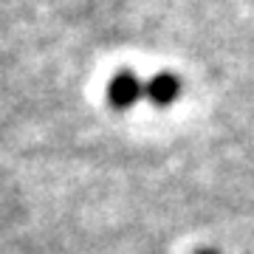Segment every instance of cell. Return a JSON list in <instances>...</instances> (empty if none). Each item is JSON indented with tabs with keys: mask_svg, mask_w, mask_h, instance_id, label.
I'll use <instances>...</instances> for the list:
<instances>
[{
	"mask_svg": "<svg viewBox=\"0 0 254 254\" xmlns=\"http://www.w3.org/2000/svg\"><path fill=\"white\" fill-rule=\"evenodd\" d=\"M141 93H144V85L138 82V76L133 71H119L108 85V102L116 110L133 108Z\"/></svg>",
	"mask_w": 254,
	"mask_h": 254,
	"instance_id": "6da1fadb",
	"label": "cell"
},
{
	"mask_svg": "<svg viewBox=\"0 0 254 254\" xmlns=\"http://www.w3.org/2000/svg\"><path fill=\"white\" fill-rule=\"evenodd\" d=\"M144 93H147V99L153 102V105L167 108V105H173V102L178 99V93H181V82H178L175 73L161 71L144 85Z\"/></svg>",
	"mask_w": 254,
	"mask_h": 254,
	"instance_id": "7a4b0ae2",
	"label": "cell"
},
{
	"mask_svg": "<svg viewBox=\"0 0 254 254\" xmlns=\"http://www.w3.org/2000/svg\"><path fill=\"white\" fill-rule=\"evenodd\" d=\"M198 254H218V252H212V249H203V252H198Z\"/></svg>",
	"mask_w": 254,
	"mask_h": 254,
	"instance_id": "3957f363",
	"label": "cell"
}]
</instances>
